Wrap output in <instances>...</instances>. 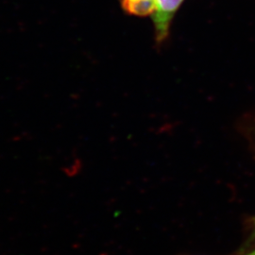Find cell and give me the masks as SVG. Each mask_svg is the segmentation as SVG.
I'll use <instances>...</instances> for the list:
<instances>
[{
	"instance_id": "cell-1",
	"label": "cell",
	"mask_w": 255,
	"mask_h": 255,
	"mask_svg": "<svg viewBox=\"0 0 255 255\" xmlns=\"http://www.w3.org/2000/svg\"><path fill=\"white\" fill-rule=\"evenodd\" d=\"M182 2L183 0H155L152 20L154 24L155 40L158 44L164 42L168 36L171 21Z\"/></svg>"
},
{
	"instance_id": "cell-2",
	"label": "cell",
	"mask_w": 255,
	"mask_h": 255,
	"mask_svg": "<svg viewBox=\"0 0 255 255\" xmlns=\"http://www.w3.org/2000/svg\"><path fill=\"white\" fill-rule=\"evenodd\" d=\"M123 10L128 15L146 17L154 13L155 0H120Z\"/></svg>"
},
{
	"instance_id": "cell-3",
	"label": "cell",
	"mask_w": 255,
	"mask_h": 255,
	"mask_svg": "<svg viewBox=\"0 0 255 255\" xmlns=\"http://www.w3.org/2000/svg\"><path fill=\"white\" fill-rule=\"evenodd\" d=\"M255 255V250H254V251H252L251 253H249V254H248V255Z\"/></svg>"
}]
</instances>
